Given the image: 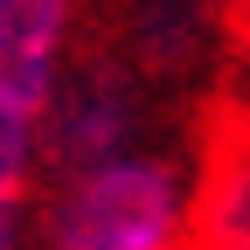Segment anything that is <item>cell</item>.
I'll list each match as a JSON object with an SVG mask.
<instances>
[{
  "mask_svg": "<svg viewBox=\"0 0 250 250\" xmlns=\"http://www.w3.org/2000/svg\"><path fill=\"white\" fill-rule=\"evenodd\" d=\"M42 250H195V167L167 146H125L49 174Z\"/></svg>",
  "mask_w": 250,
  "mask_h": 250,
  "instance_id": "6da1fadb",
  "label": "cell"
},
{
  "mask_svg": "<svg viewBox=\"0 0 250 250\" xmlns=\"http://www.w3.org/2000/svg\"><path fill=\"white\" fill-rule=\"evenodd\" d=\"M153 118H160V83H146L118 49L70 56L62 77H56V90H49V104H42L49 174L104 160V153H125V146H146Z\"/></svg>",
  "mask_w": 250,
  "mask_h": 250,
  "instance_id": "7a4b0ae2",
  "label": "cell"
},
{
  "mask_svg": "<svg viewBox=\"0 0 250 250\" xmlns=\"http://www.w3.org/2000/svg\"><path fill=\"white\" fill-rule=\"evenodd\" d=\"M146 83H195L223 49V0H118L111 42Z\"/></svg>",
  "mask_w": 250,
  "mask_h": 250,
  "instance_id": "3957f363",
  "label": "cell"
},
{
  "mask_svg": "<svg viewBox=\"0 0 250 250\" xmlns=\"http://www.w3.org/2000/svg\"><path fill=\"white\" fill-rule=\"evenodd\" d=\"M77 56V0H0V90L49 104L62 62Z\"/></svg>",
  "mask_w": 250,
  "mask_h": 250,
  "instance_id": "277c9868",
  "label": "cell"
},
{
  "mask_svg": "<svg viewBox=\"0 0 250 250\" xmlns=\"http://www.w3.org/2000/svg\"><path fill=\"white\" fill-rule=\"evenodd\" d=\"M195 250H250V118H223L195 160Z\"/></svg>",
  "mask_w": 250,
  "mask_h": 250,
  "instance_id": "5b68a950",
  "label": "cell"
},
{
  "mask_svg": "<svg viewBox=\"0 0 250 250\" xmlns=\"http://www.w3.org/2000/svg\"><path fill=\"white\" fill-rule=\"evenodd\" d=\"M42 174H49V153H42V111L0 90V195L28 202V188H35Z\"/></svg>",
  "mask_w": 250,
  "mask_h": 250,
  "instance_id": "8992f818",
  "label": "cell"
},
{
  "mask_svg": "<svg viewBox=\"0 0 250 250\" xmlns=\"http://www.w3.org/2000/svg\"><path fill=\"white\" fill-rule=\"evenodd\" d=\"M21 208H28V202L0 195V250H21V243H28V223H21Z\"/></svg>",
  "mask_w": 250,
  "mask_h": 250,
  "instance_id": "52a82bcc",
  "label": "cell"
}]
</instances>
